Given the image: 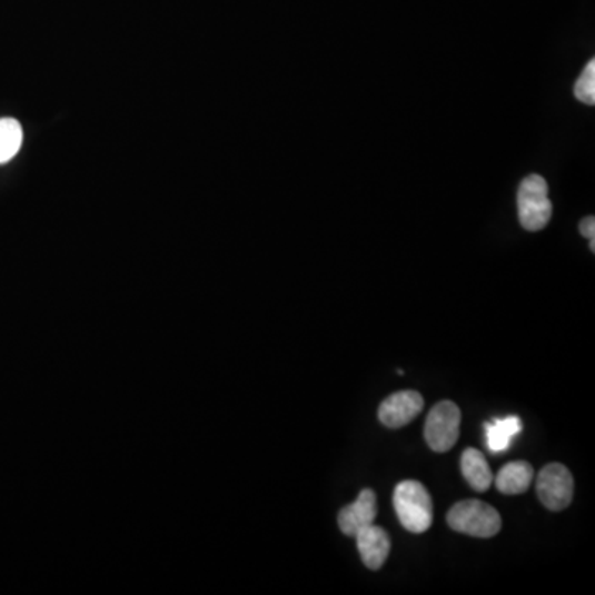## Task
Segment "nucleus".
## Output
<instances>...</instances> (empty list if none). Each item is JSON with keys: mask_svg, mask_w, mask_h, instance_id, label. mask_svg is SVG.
<instances>
[{"mask_svg": "<svg viewBox=\"0 0 595 595\" xmlns=\"http://www.w3.org/2000/svg\"><path fill=\"white\" fill-rule=\"evenodd\" d=\"M377 518V499L373 489L366 488L359 493L353 505L345 506L339 513L338 523L346 536L356 537L357 533L374 525Z\"/></svg>", "mask_w": 595, "mask_h": 595, "instance_id": "nucleus-7", "label": "nucleus"}, {"mask_svg": "<svg viewBox=\"0 0 595 595\" xmlns=\"http://www.w3.org/2000/svg\"><path fill=\"white\" fill-rule=\"evenodd\" d=\"M462 474L476 492H486L492 486L493 474L482 452L467 448L462 455Z\"/></svg>", "mask_w": 595, "mask_h": 595, "instance_id": "nucleus-11", "label": "nucleus"}, {"mask_svg": "<svg viewBox=\"0 0 595 595\" xmlns=\"http://www.w3.org/2000/svg\"><path fill=\"white\" fill-rule=\"evenodd\" d=\"M424 409V397L416 390H400L387 397L379 407V420L386 427L400 428L410 424Z\"/></svg>", "mask_w": 595, "mask_h": 595, "instance_id": "nucleus-6", "label": "nucleus"}, {"mask_svg": "<svg viewBox=\"0 0 595 595\" xmlns=\"http://www.w3.org/2000/svg\"><path fill=\"white\" fill-rule=\"evenodd\" d=\"M574 95L577 100L584 105H595V60H591L587 67L584 68L583 75L576 81L574 87Z\"/></svg>", "mask_w": 595, "mask_h": 595, "instance_id": "nucleus-13", "label": "nucleus"}, {"mask_svg": "<svg viewBox=\"0 0 595 595\" xmlns=\"http://www.w3.org/2000/svg\"><path fill=\"white\" fill-rule=\"evenodd\" d=\"M537 496L551 512H563L573 502L574 479L564 465H546L537 476Z\"/></svg>", "mask_w": 595, "mask_h": 595, "instance_id": "nucleus-5", "label": "nucleus"}, {"mask_svg": "<svg viewBox=\"0 0 595 595\" xmlns=\"http://www.w3.org/2000/svg\"><path fill=\"white\" fill-rule=\"evenodd\" d=\"M535 478V470L532 465L526 462H512V464L505 465L496 475V488L503 495H522Z\"/></svg>", "mask_w": 595, "mask_h": 595, "instance_id": "nucleus-9", "label": "nucleus"}, {"mask_svg": "<svg viewBox=\"0 0 595 595\" xmlns=\"http://www.w3.org/2000/svg\"><path fill=\"white\" fill-rule=\"evenodd\" d=\"M447 522L454 532L474 537L496 536L502 529L499 513L478 499H467L452 506Z\"/></svg>", "mask_w": 595, "mask_h": 595, "instance_id": "nucleus-2", "label": "nucleus"}, {"mask_svg": "<svg viewBox=\"0 0 595 595\" xmlns=\"http://www.w3.org/2000/svg\"><path fill=\"white\" fill-rule=\"evenodd\" d=\"M518 216L523 229L528 232L543 230L553 217L549 187L546 179L532 175L523 180L518 190Z\"/></svg>", "mask_w": 595, "mask_h": 595, "instance_id": "nucleus-3", "label": "nucleus"}, {"mask_svg": "<svg viewBox=\"0 0 595 595\" xmlns=\"http://www.w3.org/2000/svg\"><path fill=\"white\" fill-rule=\"evenodd\" d=\"M356 539L357 549H359L360 557H363V563L369 569H380L390 553L389 535L383 528H379V526L370 525L366 529H363V532L357 533Z\"/></svg>", "mask_w": 595, "mask_h": 595, "instance_id": "nucleus-8", "label": "nucleus"}, {"mask_svg": "<svg viewBox=\"0 0 595 595\" xmlns=\"http://www.w3.org/2000/svg\"><path fill=\"white\" fill-rule=\"evenodd\" d=\"M581 234L584 237L589 238V240H595V219L594 217H586V219L581 222Z\"/></svg>", "mask_w": 595, "mask_h": 595, "instance_id": "nucleus-14", "label": "nucleus"}, {"mask_svg": "<svg viewBox=\"0 0 595 595\" xmlns=\"http://www.w3.org/2000/svg\"><path fill=\"white\" fill-rule=\"evenodd\" d=\"M462 413L457 404L442 400L428 414L425 422V440L428 447L438 454L454 448L460 435Z\"/></svg>", "mask_w": 595, "mask_h": 595, "instance_id": "nucleus-4", "label": "nucleus"}, {"mask_svg": "<svg viewBox=\"0 0 595 595\" xmlns=\"http://www.w3.org/2000/svg\"><path fill=\"white\" fill-rule=\"evenodd\" d=\"M523 430V422L519 417L509 416L505 418H495L493 422L485 424L486 445L493 454H502L512 447V440L515 435Z\"/></svg>", "mask_w": 595, "mask_h": 595, "instance_id": "nucleus-10", "label": "nucleus"}, {"mask_svg": "<svg viewBox=\"0 0 595 595\" xmlns=\"http://www.w3.org/2000/svg\"><path fill=\"white\" fill-rule=\"evenodd\" d=\"M394 508L400 525L414 535L427 532L434 522V508L427 488L420 482L407 479L394 492Z\"/></svg>", "mask_w": 595, "mask_h": 595, "instance_id": "nucleus-1", "label": "nucleus"}, {"mask_svg": "<svg viewBox=\"0 0 595 595\" xmlns=\"http://www.w3.org/2000/svg\"><path fill=\"white\" fill-rule=\"evenodd\" d=\"M22 126L17 119H0V165H6L16 158L22 146Z\"/></svg>", "mask_w": 595, "mask_h": 595, "instance_id": "nucleus-12", "label": "nucleus"}]
</instances>
